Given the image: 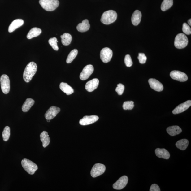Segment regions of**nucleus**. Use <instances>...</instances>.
I'll use <instances>...</instances> for the list:
<instances>
[{"instance_id":"1","label":"nucleus","mask_w":191,"mask_h":191,"mask_svg":"<svg viewBox=\"0 0 191 191\" xmlns=\"http://www.w3.org/2000/svg\"><path fill=\"white\" fill-rule=\"evenodd\" d=\"M37 64L33 62L29 63L25 68L23 73L24 80L26 83L30 81L37 71Z\"/></svg>"},{"instance_id":"2","label":"nucleus","mask_w":191,"mask_h":191,"mask_svg":"<svg viewBox=\"0 0 191 191\" xmlns=\"http://www.w3.org/2000/svg\"><path fill=\"white\" fill-rule=\"evenodd\" d=\"M117 18L116 12L113 10H109L104 12L102 16L101 21L105 24H110L113 23Z\"/></svg>"},{"instance_id":"3","label":"nucleus","mask_w":191,"mask_h":191,"mask_svg":"<svg viewBox=\"0 0 191 191\" xmlns=\"http://www.w3.org/2000/svg\"><path fill=\"white\" fill-rule=\"evenodd\" d=\"M39 3L42 7L47 11H54L59 5L58 0H40Z\"/></svg>"},{"instance_id":"4","label":"nucleus","mask_w":191,"mask_h":191,"mask_svg":"<svg viewBox=\"0 0 191 191\" xmlns=\"http://www.w3.org/2000/svg\"><path fill=\"white\" fill-rule=\"evenodd\" d=\"M21 165L24 169L30 175H33L38 169V166L35 163L27 158L22 160Z\"/></svg>"},{"instance_id":"5","label":"nucleus","mask_w":191,"mask_h":191,"mask_svg":"<svg viewBox=\"0 0 191 191\" xmlns=\"http://www.w3.org/2000/svg\"><path fill=\"white\" fill-rule=\"evenodd\" d=\"M188 40L184 34L180 33L176 36L175 41V46L178 49L184 48L188 45Z\"/></svg>"},{"instance_id":"6","label":"nucleus","mask_w":191,"mask_h":191,"mask_svg":"<svg viewBox=\"0 0 191 191\" xmlns=\"http://www.w3.org/2000/svg\"><path fill=\"white\" fill-rule=\"evenodd\" d=\"M105 170V165L100 163H96L92 168L91 175L93 177L95 178L103 174Z\"/></svg>"},{"instance_id":"7","label":"nucleus","mask_w":191,"mask_h":191,"mask_svg":"<svg viewBox=\"0 0 191 191\" xmlns=\"http://www.w3.org/2000/svg\"><path fill=\"white\" fill-rule=\"evenodd\" d=\"M2 90L5 94L8 93L10 90V81L9 76L3 74L0 79Z\"/></svg>"},{"instance_id":"8","label":"nucleus","mask_w":191,"mask_h":191,"mask_svg":"<svg viewBox=\"0 0 191 191\" xmlns=\"http://www.w3.org/2000/svg\"><path fill=\"white\" fill-rule=\"evenodd\" d=\"M113 51L110 48H105L101 51L100 58L101 60L105 63L110 62L113 56Z\"/></svg>"},{"instance_id":"9","label":"nucleus","mask_w":191,"mask_h":191,"mask_svg":"<svg viewBox=\"0 0 191 191\" xmlns=\"http://www.w3.org/2000/svg\"><path fill=\"white\" fill-rule=\"evenodd\" d=\"M170 76L174 80L180 82H185L188 80L186 74L178 71H173L171 72Z\"/></svg>"},{"instance_id":"10","label":"nucleus","mask_w":191,"mask_h":191,"mask_svg":"<svg viewBox=\"0 0 191 191\" xmlns=\"http://www.w3.org/2000/svg\"><path fill=\"white\" fill-rule=\"evenodd\" d=\"M94 68L91 64L86 66L84 68L80 75V78L82 80H85L88 79L93 74Z\"/></svg>"},{"instance_id":"11","label":"nucleus","mask_w":191,"mask_h":191,"mask_svg":"<svg viewBox=\"0 0 191 191\" xmlns=\"http://www.w3.org/2000/svg\"><path fill=\"white\" fill-rule=\"evenodd\" d=\"M128 178L126 176L121 177L113 184L114 189L116 190H121L125 188L128 182Z\"/></svg>"},{"instance_id":"12","label":"nucleus","mask_w":191,"mask_h":191,"mask_svg":"<svg viewBox=\"0 0 191 191\" xmlns=\"http://www.w3.org/2000/svg\"><path fill=\"white\" fill-rule=\"evenodd\" d=\"M60 108L57 107L55 106H51L45 114V117L46 120L53 119L60 112Z\"/></svg>"},{"instance_id":"13","label":"nucleus","mask_w":191,"mask_h":191,"mask_svg":"<svg viewBox=\"0 0 191 191\" xmlns=\"http://www.w3.org/2000/svg\"><path fill=\"white\" fill-rule=\"evenodd\" d=\"M98 119V116L96 115L85 116L79 121V124L83 126L88 125L95 123Z\"/></svg>"},{"instance_id":"14","label":"nucleus","mask_w":191,"mask_h":191,"mask_svg":"<svg viewBox=\"0 0 191 191\" xmlns=\"http://www.w3.org/2000/svg\"><path fill=\"white\" fill-rule=\"evenodd\" d=\"M191 106V101L188 100L185 102L180 104L176 107L172 111L174 115L182 113L187 110Z\"/></svg>"},{"instance_id":"15","label":"nucleus","mask_w":191,"mask_h":191,"mask_svg":"<svg viewBox=\"0 0 191 191\" xmlns=\"http://www.w3.org/2000/svg\"><path fill=\"white\" fill-rule=\"evenodd\" d=\"M149 83L151 88L156 91H162L163 90V86L160 82L155 79L151 78L148 80Z\"/></svg>"},{"instance_id":"16","label":"nucleus","mask_w":191,"mask_h":191,"mask_svg":"<svg viewBox=\"0 0 191 191\" xmlns=\"http://www.w3.org/2000/svg\"><path fill=\"white\" fill-rule=\"evenodd\" d=\"M99 80L97 78H95L88 82L86 84V90L89 92H91L98 88Z\"/></svg>"},{"instance_id":"17","label":"nucleus","mask_w":191,"mask_h":191,"mask_svg":"<svg viewBox=\"0 0 191 191\" xmlns=\"http://www.w3.org/2000/svg\"><path fill=\"white\" fill-rule=\"evenodd\" d=\"M155 153L156 156L158 158L167 160L169 159L170 156L169 152L164 148L156 149Z\"/></svg>"},{"instance_id":"18","label":"nucleus","mask_w":191,"mask_h":191,"mask_svg":"<svg viewBox=\"0 0 191 191\" xmlns=\"http://www.w3.org/2000/svg\"><path fill=\"white\" fill-rule=\"evenodd\" d=\"M24 24L23 20L17 19L13 21L10 25L8 28V31L10 33L14 32L16 29L21 26Z\"/></svg>"},{"instance_id":"19","label":"nucleus","mask_w":191,"mask_h":191,"mask_svg":"<svg viewBox=\"0 0 191 191\" xmlns=\"http://www.w3.org/2000/svg\"><path fill=\"white\" fill-rule=\"evenodd\" d=\"M141 18H142L141 12L138 10H136L133 12L131 17V21L133 25H138L141 22Z\"/></svg>"},{"instance_id":"20","label":"nucleus","mask_w":191,"mask_h":191,"mask_svg":"<svg viewBox=\"0 0 191 191\" xmlns=\"http://www.w3.org/2000/svg\"><path fill=\"white\" fill-rule=\"evenodd\" d=\"M90 24L87 19L84 20L81 23L78 24L76 29L79 32H84L87 31L90 28Z\"/></svg>"},{"instance_id":"21","label":"nucleus","mask_w":191,"mask_h":191,"mask_svg":"<svg viewBox=\"0 0 191 191\" xmlns=\"http://www.w3.org/2000/svg\"><path fill=\"white\" fill-rule=\"evenodd\" d=\"M167 131L168 134L171 136H175L180 134L182 130L179 126H173L167 128Z\"/></svg>"},{"instance_id":"22","label":"nucleus","mask_w":191,"mask_h":191,"mask_svg":"<svg viewBox=\"0 0 191 191\" xmlns=\"http://www.w3.org/2000/svg\"><path fill=\"white\" fill-rule=\"evenodd\" d=\"M41 140L43 143V146L46 148L50 143V139L49 137L48 133L46 131H43L40 135Z\"/></svg>"},{"instance_id":"23","label":"nucleus","mask_w":191,"mask_h":191,"mask_svg":"<svg viewBox=\"0 0 191 191\" xmlns=\"http://www.w3.org/2000/svg\"><path fill=\"white\" fill-rule=\"evenodd\" d=\"M59 88L62 91L67 95H71L74 92L73 89L67 84L65 83H61L59 85Z\"/></svg>"},{"instance_id":"24","label":"nucleus","mask_w":191,"mask_h":191,"mask_svg":"<svg viewBox=\"0 0 191 191\" xmlns=\"http://www.w3.org/2000/svg\"><path fill=\"white\" fill-rule=\"evenodd\" d=\"M34 101L31 98H27L22 106V111L24 112H27L34 105Z\"/></svg>"},{"instance_id":"25","label":"nucleus","mask_w":191,"mask_h":191,"mask_svg":"<svg viewBox=\"0 0 191 191\" xmlns=\"http://www.w3.org/2000/svg\"><path fill=\"white\" fill-rule=\"evenodd\" d=\"M41 30L37 27L31 29L28 32L27 36V38L28 39H31L38 36L41 33Z\"/></svg>"},{"instance_id":"26","label":"nucleus","mask_w":191,"mask_h":191,"mask_svg":"<svg viewBox=\"0 0 191 191\" xmlns=\"http://www.w3.org/2000/svg\"><path fill=\"white\" fill-rule=\"evenodd\" d=\"M189 141L185 139L180 140L177 141L176 144L177 147L181 150H184L186 149L189 145Z\"/></svg>"},{"instance_id":"27","label":"nucleus","mask_w":191,"mask_h":191,"mask_svg":"<svg viewBox=\"0 0 191 191\" xmlns=\"http://www.w3.org/2000/svg\"><path fill=\"white\" fill-rule=\"evenodd\" d=\"M62 43L64 46H68L71 43L72 38L70 34L64 33L61 36Z\"/></svg>"},{"instance_id":"28","label":"nucleus","mask_w":191,"mask_h":191,"mask_svg":"<svg viewBox=\"0 0 191 191\" xmlns=\"http://www.w3.org/2000/svg\"><path fill=\"white\" fill-rule=\"evenodd\" d=\"M173 5V0H163L161 5V9L163 11L169 9Z\"/></svg>"},{"instance_id":"29","label":"nucleus","mask_w":191,"mask_h":191,"mask_svg":"<svg viewBox=\"0 0 191 191\" xmlns=\"http://www.w3.org/2000/svg\"><path fill=\"white\" fill-rule=\"evenodd\" d=\"M78 54V51L76 49H74L72 50L69 54L67 59L66 63H70L73 61Z\"/></svg>"},{"instance_id":"30","label":"nucleus","mask_w":191,"mask_h":191,"mask_svg":"<svg viewBox=\"0 0 191 191\" xmlns=\"http://www.w3.org/2000/svg\"><path fill=\"white\" fill-rule=\"evenodd\" d=\"M11 135V130L8 126H6L2 133V137L4 141L7 142L9 139Z\"/></svg>"},{"instance_id":"31","label":"nucleus","mask_w":191,"mask_h":191,"mask_svg":"<svg viewBox=\"0 0 191 191\" xmlns=\"http://www.w3.org/2000/svg\"><path fill=\"white\" fill-rule=\"evenodd\" d=\"M58 40L55 37L51 38L49 40V43L54 50L58 51L59 47L57 43L58 42Z\"/></svg>"},{"instance_id":"32","label":"nucleus","mask_w":191,"mask_h":191,"mask_svg":"<svg viewBox=\"0 0 191 191\" xmlns=\"http://www.w3.org/2000/svg\"><path fill=\"white\" fill-rule=\"evenodd\" d=\"M134 107V102L132 101H127L124 103L123 107L124 110H131Z\"/></svg>"},{"instance_id":"33","label":"nucleus","mask_w":191,"mask_h":191,"mask_svg":"<svg viewBox=\"0 0 191 191\" xmlns=\"http://www.w3.org/2000/svg\"><path fill=\"white\" fill-rule=\"evenodd\" d=\"M125 86L122 84H119L115 89V91L119 95H122L124 91Z\"/></svg>"},{"instance_id":"34","label":"nucleus","mask_w":191,"mask_h":191,"mask_svg":"<svg viewBox=\"0 0 191 191\" xmlns=\"http://www.w3.org/2000/svg\"><path fill=\"white\" fill-rule=\"evenodd\" d=\"M182 31L184 33L187 35H190L191 34V29L190 26L187 23L183 24Z\"/></svg>"},{"instance_id":"35","label":"nucleus","mask_w":191,"mask_h":191,"mask_svg":"<svg viewBox=\"0 0 191 191\" xmlns=\"http://www.w3.org/2000/svg\"><path fill=\"white\" fill-rule=\"evenodd\" d=\"M124 62L125 65L128 67H130L132 65L133 63L129 54H127L125 56Z\"/></svg>"},{"instance_id":"36","label":"nucleus","mask_w":191,"mask_h":191,"mask_svg":"<svg viewBox=\"0 0 191 191\" xmlns=\"http://www.w3.org/2000/svg\"><path fill=\"white\" fill-rule=\"evenodd\" d=\"M140 63L141 64H144L147 61V58L145 54L142 53H140L138 54V57Z\"/></svg>"},{"instance_id":"37","label":"nucleus","mask_w":191,"mask_h":191,"mask_svg":"<svg viewBox=\"0 0 191 191\" xmlns=\"http://www.w3.org/2000/svg\"><path fill=\"white\" fill-rule=\"evenodd\" d=\"M150 191H160V187L157 184H154L151 186Z\"/></svg>"},{"instance_id":"38","label":"nucleus","mask_w":191,"mask_h":191,"mask_svg":"<svg viewBox=\"0 0 191 191\" xmlns=\"http://www.w3.org/2000/svg\"><path fill=\"white\" fill-rule=\"evenodd\" d=\"M188 24H189V25L191 26V19H190L189 20H188Z\"/></svg>"},{"instance_id":"39","label":"nucleus","mask_w":191,"mask_h":191,"mask_svg":"<svg viewBox=\"0 0 191 191\" xmlns=\"http://www.w3.org/2000/svg\"><path fill=\"white\" fill-rule=\"evenodd\" d=\"M50 120H47V122H49Z\"/></svg>"}]
</instances>
